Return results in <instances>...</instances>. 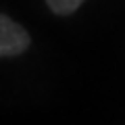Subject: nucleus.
<instances>
[{
	"mask_svg": "<svg viewBox=\"0 0 125 125\" xmlns=\"http://www.w3.org/2000/svg\"><path fill=\"white\" fill-rule=\"evenodd\" d=\"M29 33L17 21L0 13V56H17L29 46Z\"/></svg>",
	"mask_w": 125,
	"mask_h": 125,
	"instance_id": "nucleus-1",
	"label": "nucleus"
},
{
	"mask_svg": "<svg viewBox=\"0 0 125 125\" xmlns=\"http://www.w3.org/2000/svg\"><path fill=\"white\" fill-rule=\"evenodd\" d=\"M50 10L56 15H71L83 4V0H46Z\"/></svg>",
	"mask_w": 125,
	"mask_h": 125,
	"instance_id": "nucleus-2",
	"label": "nucleus"
}]
</instances>
